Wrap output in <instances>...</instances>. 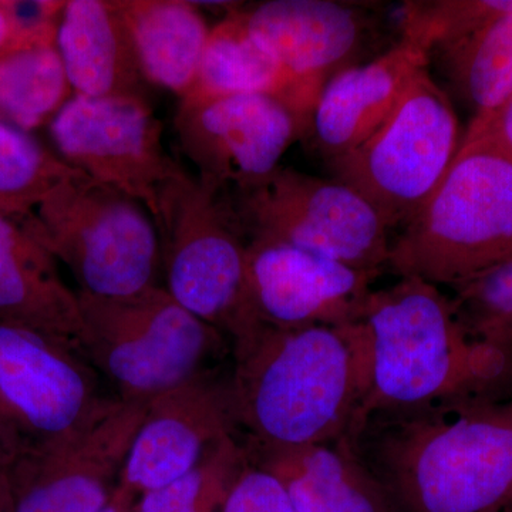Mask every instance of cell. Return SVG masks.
I'll return each instance as SVG.
<instances>
[{"instance_id": "cell-1", "label": "cell", "mask_w": 512, "mask_h": 512, "mask_svg": "<svg viewBox=\"0 0 512 512\" xmlns=\"http://www.w3.org/2000/svg\"><path fill=\"white\" fill-rule=\"evenodd\" d=\"M355 332L362 396L348 440L376 416L512 400V353L470 338L437 285L403 276L370 292Z\"/></svg>"}, {"instance_id": "cell-2", "label": "cell", "mask_w": 512, "mask_h": 512, "mask_svg": "<svg viewBox=\"0 0 512 512\" xmlns=\"http://www.w3.org/2000/svg\"><path fill=\"white\" fill-rule=\"evenodd\" d=\"M228 384L256 451L348 440L362 396L355 323L261 325L235 343Z\"/></svg>"}, {"instance_id": "cell-3", "label": "cell", "mask_w": 512, "mask_h": 512, "mask_svg": "<svg viewBox=\"0 0 512 512\" xmlns=\"http://www.w3.org/2000/svg\"><path fill=\"white\" fill-rule=\"evenodd\" d=\"M370 473L399 512H501L512 503V400L393 414Z\"/></svg>"}, {"instance_id": "cell-4", "label": "cell", "mask_w": 512, "mask_h": 512, "mask_svg": "<svg viewBox=\"0 0 512 512\" xmlns=\"http://www.w3.org/2000/svg\"><path fill=\"white\" fill-rule=\"evenodd\" d=\"M511 259L512 157L471 144L390 244L387 266L400 278L456 286Z\"/></svg>"}, {"instance_id": "cell-5", "label": "cell", "mask_w": 512, "mask_h": 512, "mask_svg": "<svg viewBox=\"0 0 512 512\" xmlns=\"http://www.w3.org/2000/svg\"><path fill=\"white\" fill-rule=\"evenodd\" d=\"M84 359L113 383L119 399L148 403L210 373L220 330L184 309L161 286L104 298L77 292Z\"/></svg>"}, {"instance_id": "cell-6", "label": "cell", "mask_w": 512, "mask_h": 512, "mask_svg": "<svg viewBox=\"0 0 512 512\" xmlns=\"http://www.w3.org/2000/svg\"><path fill=\"white\" fill-rule=\"evenodd\" d=\"M154 221L167 292L232 345L252 335L262 322L249 295L248 238L225 191L188 174L161 192Z\"/></svg>"}, {"instance_id": "cell-7", "label": "cell", "mask_w": 512, "mask_h": 512, "mask_svg": "<svg viewBox=\"0 0 512 512\" xmlns=\"http://www.w3.org/2000/svg\"><path fill=\"white\" fill-rule=\"evenodd\" d=\"M25 231L70 269L79 292L116 298L158 286L160 235L150 211L82 171L43 198Z\"/></svg>"}, {"instance_id": "cell-8", "label": "cell", "mask_w": 512, "mask_h": 512, "mask_svg": "<svg viewBox=\"0 0 512 512\" xmlns=\"http://www.w3.org/2000/svg\"><path fill=\"white\" fill-rule=\"evenodd\" d=\"M461 141L453 103L426 69L382 126L328 167L332 178L360 192L390 229L406 225L426 205Z\"/></svg>"}, {"instance_id": "cell-9", "label": "cell", "mask_w": 512, "mask_h": 512, "mask_svg": "<svg viewBox=\"0 0 512 512\" xmlns=\"http://www.w3.org/2000/svg\"><path fill=\"white\" fill-rule=\"evenodd\" d=\"M225 195L248 239L282 242L362 271L387 266L389 227L382 215L335 178L279 165L264 180Z\"/></svg>"}, {"instance_id": "cell-10", "label": "cell", "mask_w": 512, "mask_h": 512, "mask_svg": "<svg viewBox=\"0 0 512 512\" xmlns=\"http://www.w3.org/2000/svg\"><path fill=\"white\" fill-rule=\"evenodd\" d=\"M62 160L140 201L156 218L161 192L188 171L165 151L147 99L73 96L50 126Z\"/></svg>"}, {"instance_id": "cell-11", "label": "cell", "mask_w": 512, "mask_h": 512, "mask_svg": "<svg viewBox=\"0 0 512 512\" xmlns=\"http://www.w3.org/2000/svg\"><path fill=\"white\" fill-rule=\"evenodd\" d=\"M147 403L119 397L63 436L35 441L6 470L13 512H99L119 487Z\"/></svg>"}, {"instance_id": "cell-12", "label": "cell", "mask_w": 512, "mask_h": 512, "mask_svg": "<svg viewBox=\"0 0 512 512\" xmlns=\"http://www.w3.org/2000/svg\"><path fill=\"white\" fill-rule=\"evenodd\" d=\"M174 126L198 180L231 191L268 177L288 148L309 133L311 123L278 97L239 94L180 100Z\"/></svg>"}, {"instance_id": "cell-13", "label": "cell", "mask_w": 512, "mask_h": 512, "mask_svg": "<svg viewBox=\"0 0 512 512\" xmlns=\"http://www.w3.org/2000/svg\"><path fill=\"white\" fill-rule=\"evenodd\" d=\"M114 399L100 393L93 366L80 353L0 320V402L30 439L70 433Z\"/></svg>"}, {"instance_id": "cell-14", "label": "cell", "mask_w": 512, "mask_h": 512, "mask_svg": "<svg viewBox=\"0 0 512 512\" xmlns=\"http://www.w3.org/2000/svg\"><path fill=\"white\" fill-rule=\"evenodd\" d=\"M377 275L282 242L248 239L249 295L259 320L274 328L353 325Z\"/></svg>"}, {"instance_id": "cell-15", "label": "cell", "mask_w": 512, "mask_h": 512, "mask_svg": "<svg viewBox=\"0 0 512 512\" xmlns=\"http://www.w3.org/2000/svg\"><path fill=\"white\" fill-rule=\"evenodd\" d=\"M235 427L228 380L210 372L168 390L147 403L120 484L140 497L173 483L234 436Z\"/></svg>"}, {"instance_id": "cell-16", "label": "cell", "mask_w": 512, "mask_h": 512, "mask_svg": "<svg viewBox=\"0 0 512 512\" xmlns=\"http://www.w3.org/2000/svg\"><path fill=\"white\" fill-rule=\"evenodd\" d=\"M434 47L436 40L427 26L404 10L396 45L326 83L309 127L326 164L348 156L382 126L413 80L429 69Z\"/></svg>"}, {"instance_id": "cell-17", "label": "cell", "mask_w": 512, "mask_h": 512, "mask_svg": "<svg viewBox=\"0 0 512 512\" xmlns=\"http://www.w3.org/2000/svg\"><path fill=\"white\" fill-rule=\"evenodd\" d=\"M252 36L316 97L332 77L355 66L366 19L355 5L333 0H268L239 6Z\"/></svg>"}, {"instance_id": "cell-18", "label": "cell", "mask_w": 512, "mask_h": 512, "mask_svg": "<svg viewBox=\"0 0 512 512\" xmlns=\"http://www.w3.org/2000/svg\"><path fill=\"white\" fill-rule=\"evenodd\" d=\"M56 47L74 96L147 99V82L119 0L64 2Z\"/></svg>"}, {"instance_id": "cell-19", "label": "cell", "mask_w": 512, "mask_h": 512, "mask_svg": "<svg viewBox=\"0 0 512 512\" xmlns=\"http://www.w3.org/2000/svg\"><path fill=\"white\" fill-rule=\"evenodd\" d=\"M0 320L63 343L83 356L77 292L64 285L55 258L5 215H0Z\"/></svg>"}, {"instance_id": "cell-20", "label": "cell", "mask_w": 512, "mask_h": 512, "mask_svg": "<svg viewBox=\"0 0 512 512\" xmlns=\"http://www.w3.org/2000/svg\"><path fill=\"white\" fill-rule=\"evenodd\" d=\"M301 512H399L348 440L258 451Z\"/></svg>"}, {"instance_id": "cell-21", "label": "cell", "mask_w": 512, "mask_h": 512, "mask_svg": "<svg viewBox=\"0 0 512 512\" xmlns=\"http://www.w3.org/2000/svg\"><path fill=\"white\" fill-rule=\"evenodd\" d=\"M268 94L288 103L311 123L318 97L292 76L249 32L239 6L211 28L197 80L181 100Z\"/></svg>"}, {"instance_id": "cell-22", "label": "cell", "mask_w": 512, "mask_h": 512, "mask_svg": "<svg viewBox=\"0 0 512 512\" xmlns=\"http://www.w3.org/2000/svg\"><path fill=\"white\" fill-rule=\"evenodd\" d=\"M141 72L148 84L187 96L211 28L197 2L119 0Z\"/></svg>"}, {"instance_id": "cell-23", "label": "cell", "mask_w": 512, "mask_h": 512, "mask_svg": "<svg viewBox=\"0 0 512 512\" xmlns=\"http://www.w3.org/2000/svg\"><path fill=\"white\" fill-rule=\"evenodd\" d=\"M433 55L473 113L471 121L490 116L512 93V12L466 39L437 47Z\"/></svg>"}, {"instance_id": "cell-24", "label": "cell", "mask_w": 512, "mask_h": 512, "mask_svg": "<svg viewBox=\"0 0 512 512\" xmlns=\"http://www.w3.org/2000/svg\"><path fill=\"white\" fill-rule=\"evenodd\" d=\"M74 96L56 36L32 40L0 56V119L20 131L55 119Z\"/></svg>"}, {"instance_id": "cell-25", "label": "cell", "mask_w": 512, "mask_h": 512, "mask_svg": "<svg viewBox=\"0 0 512 512\" xmlns=\"http://www.w3.org/2000/svg\"><path fill=\"white\" fill-rule=\"evenodd\" d=\"M248 466L244 448L234 436L228 437L190 473L140 495L136 512H220L232 485Z\"/></svg>"}, {"instance_id": "cell-26", "label": "cell", "mask_w": 512, "mask_h": 512, "mask_svg": "<svg viewBox=\"0 0 512 512\" xmlns=\"http://www.w3.org/2000/svg\"><path fill=\"white\" fill-rule=\"evenodd\" d=\"M25 131L0 121V215L40 204L60 181L76 173Z\"/></svg>"}, {"instance_id": "cell-27", "label": "cell", "mask_w": 512, "mask_h": 512, "mask_svg": "<svg viewBox=\"0 0 512 512\" xmlns=\"http://www.w3.org/2000/svg\"><path fill=\"white\" fill-rule=\"evenodd\" d=\"M453 288L451 303L467 335L512 353V259Z\"/></svg>"}, {"instance_id": "cell-28", "label": "cell", "mask_w": 512, "mask_h": 512, "mask_svg": "<svg viewBox=\"0 0 512 512\" xmlns=\"http://www.w3.org/2000/svg\"><path fill=\"white\" fill-rule=\"evenodd\" d=\"M404 10L430 30L436 47L450 45L474 35L512 12V0H434L406 3ZM433 50V52H434Z\"/></svg>"}, {"instance_id": "cell-29", "label": "cell", "mask_w": 512, "mask_h": 512, "mask_svg": "<svg viewBox=\"0 0 512 512\" xmlns=\"http://www.w3.org/2000/svg\"><path fill=\"white\" fill-rule=\"evenodd\" d=\"M220 512H301L278 478L248 466L229 491Z\"/></svg>"}, {"instance_id": "cell-30", "label": "cell", "mask_w": 512, "mask_h": 512, "mask_svg": "<svg viewBox=\"0 0 512 512\" xmlns=\"http://www.w3.org/2000/svg\"><path fill=\"white\" fill-rule=\"evenodd\" d=\"M471 144L495 148L512 157V93L490 116L471 121L461 146Z\"/></svg>"}, {"instance_id": "cell-31", "label": "cell", "mask_w": 512, "mask_h": 512, "mask_svg": "<svg viewBox=\"0 0 512 512\" xmlns=\"http://www.w3.org/2000/svg\"><path fill=\"white\" fill-rule=\"evenodd\" d=\"M57 25L45 22L42 25L26 28L22 26L13 6L0 3V56L12 52L16 47L43 39V37L55 36Z\"/></svg>"}, {"instance_id": "cell-32", "label": "cell", "mask_w": 512, "mask_h": 512, "mask_svg": "<svg viewBox=\"0 0 512 512\" xmlns=\"http://www.w3.org/2000/svg\"><path fill=\"white\" fill-rule=\"evenodd\" d=\"M35 443L22 426L0 402V471H6L26 450Z\"/></svg>"}, {"instance_id": "cell-33", "label": "cell", "mask_w": 512, "mask_h": 512, "mask_svg": "<svg viewBox=\"0 0 512 512\" xmlns=\"http://www.w3.org/2000/svg\"><path fill=\"white\" fill-rule=\"evenodd\" d=\"M137 500L136 493H133L130 488L124 487L123 484H119L109 503L99 512H128L136 505Z\"/></svg>"}, {"instance_id": "cell-34", "label": "cell", "mask_w": 512, "mask_h": 512, "mask_svg": "<svg viewBox=\"0 0 512 512\" xmlns=\"http://www.w3.org/2000/svg\"><path fill=\"white\" fill-rule=\"evenodd\" d=\"M0 512H13V497L6 471H0Z\"/></svg>"}, {"instance_id": "cell-35", "label": "cell", "mask_w": 512, "mask_h": 512, "mask_svg": "<svg viewBox=\"0 0 512 512\" xmlns=\"http://www.w3.org/2000/svg\"><path fill=\"white\" fill-rule=\"evenodd\" d=\"M136 504H137V503H136ZM128 512H136V505H134V507H133V508H131V510H130V511H128Z\"/></svg>"}, {"instance_id": "cell-36", "label": "cell", "mask_w": 512, "mask_h": 512, "mask_svg": "<svg viewBox=\"0 0 512 512\" xmlns=\"http://www.w3.org/2000/svg\"><path fill=\"white\" fill-rule=\"evenodd\" d=\"M507 511H511L512 512V503L510 504V507L507 508Z\"/></svg>"}]
</instances>
